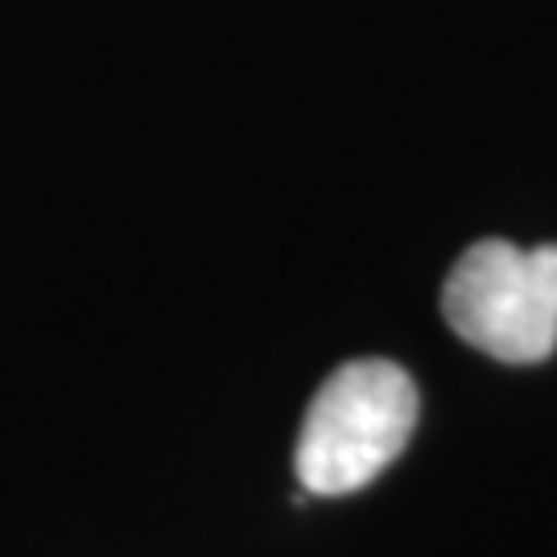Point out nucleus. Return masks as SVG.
<instances>
[{
	"label": "nucleus",
	"instance_id": "2",
	"mask_svg": "<svg viewBox=\"0 0 557 557\" xmlns=\"http://www.w3.org/2000/svg\"><path fill=\"white\" fill-rule=\"evenodd\" d=\"M442 314L483 356L541 363L557 347V244H471L446 277Z\"/></svg>",
	"mask_w": 557,
	"mask_h": 557
},
{
	"label": "nucleus",
	"instance_id": "1",
	"mask_svg": "<svg viewBox=\"0 0 557 557\" xmlns=\"http://www.w3.org/2000/svg\"><path fill=\"white\" fill-rule=\"evenodd\" d=\"M418 425V384L393 359H347L314 393L294 450L310 496H347L409 446Z\"/></svg>",
	"mask_w": 557,
	"mask_h": 557
}]
</instances>
